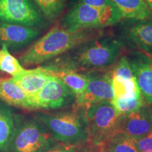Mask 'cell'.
Here are the masks:
<instances>
[{"instance_id": "29", "label": "cell", "mask_w": 152, "mask_h": 152, "mask_svg": "<svg viewBox=\"0 0 152 152\" xmlns=\"http://www.w3.org/2000/svg\"><path fill=\"white\" fill-rule=\"evenodd\" d=\"M144 1L146 3V4L147 5V7H149L150 11L152 12V0H144Z\"/></svg>"}, {"instance_id": "14", "label": "cell", "mask_w": 152, "mask_h": 152, "mask_svg": "<svg viewBox=\"0 0 152 152\" xmlns=\"http://www.w3.org/2000/svg\"><path fill=\"white\" fill-rule=\"evenodd\" d=\"M50 76L41 66L35 69H24L19 75L11 77V79L30 96L42 88Z\"/></svg>"}, {"instance_id": "9", "label": "cell", "mask_w": 152, "mask_h": 152, "mask_svg": "<svg viewBox=\"0 0 152 152\" xmlns=\"http://www.w3.org/2000/svg\"><path fill=\"white\" fill-rule=\"evenodd\" d=\"M102 71L89 72L88 83L85 91L78 98L75 99L74 106L85 109L92 104L111 101L113 97L110 70L106 73Z\"/></svg>"}, {"instance_id": "10", "label": "cell", "mask_w": 152, "mask_h": 152, "mask_svg": "<svg viewBox=\"0 0 152 152\" xmlns=\"http://www.w3.org/2000/svg\"><path fill=\"white\" fill-rule=\"evenodd\" d=\"M121 42L152 56V18L129 19L121 27Z\"/></svg>"}, {"instance_id": "12", "label": "cell", "mask_w": 152, "mask_h": 152, "mask_svg": "<svg viewBox=\"0 0 152 152\" xmlns=\"http://www.w3.org/2000/svg\"><path fill=\"white\" fill-rule=\"evenodd\" d=\"M132 75L147 105L152 104V56L136 50L127 56Z\"/></svg>"}, {"instance_id": "3", "label": "cell", "mask_w": 152, "mask_h": 152, "mask_svg": "<svg viewBox=\"0 0 152 152\" xmlns=\"http://www.w3.org/2000/svg\"><path fill=\"white\" fill-rule=\"evenodd\" d=\"M74 107L71 111L57 113H38L36 119L45 125L57 142L81 146L88 144L89 133L84 110Z\"/></svg>"}, {"instance_id": "8", "label": "cell", "mask_w": 152, "mask_h": 152, "mask_svg": "<svg viewBox=\"0 0 152 152\" xmlns=\"http://www.w3.org/2000/svg\"><path fill=\"white\" fill-rule=\"evenodd\" d=\"M75 96L63 82L50 76L40 90L29 96V109H57L75 104Z\"/></svg>"}, {"instance_id": "5", "label": "cell", "mask_w": 152, "mask_h": 152, "mask_svg": "<svg viewBox=\"0 0 152 152\" xmlns=\"http://www.w3.org/2000/svg\"><path fill=\"white\" fill-rule=\"evenodd\" d=\"M123 18L120 11H104L82 3H73L59 26L70 32L91 30L115 25Z\"/></svg>"}, {"instance_id": "26", "label": "cell", "mask_w": 152, "mask_h": 152, "mask_svg": "<svg viewBox=\"0 0 152 152\" xmlns=\"http://www.w3.org/2000/svg\"><path fill=\"white\" fill-rule=\"evenodd\" d=\"M81 146L67 145L59 143L46 152H78Z\"/></svg>"}, {"instance_id": "1", "label": "cell", "mask_w": 152, "mask_h": 152, "mask_svg": "<svg viewBox=\"0 0 152 152\" xmlns=\"http://www.w3.org/2000/svg\"><path fill=\"white\" fill-rule=\"evenodd\" d=\"M99 35L98 31L93 29L70 32L58 24L35 42L19 57V62L26 66L43 64L77 48Z\"/></svg>"}, {"instance_id": "20", "label": "cell", "mask_w": 152, "mask_h": 152, "mask_svg": "<svg viewBox=\"0 0 152 152\" xmlns=\"http://www.w3.org/2000/svg\"><path fill=\"white\" fill-rule=\"evenodd\" d=\"M49 21H54L62 14L67 0H33Z\"/></svg>"}, {"instance_id": "6", "label": "cell", "mask_w": 152, "mask_h": 152, "mask_svg": "<svg viewBox=\"0 0 152 152\" xmlns=\"http://www.w3.org/2000/svg\"><path fill=\"white\" fill-rule=\"evenodd\" d=\"M83 109L88 128V144L94 147H101L116 132L120 115L111 101L99 102Z\"/></svg>"}, {"instance_id": "24", "label": "cell", "mask_w": 152, "mask_h": 152, "mask_svg": "<svg viewBox=\"0 0 152 152\" xmlns=\"http://www.w3.org/2000/svg\"><path fill=\"white\" fill-rule=\"evenodd\" d=\"M73 3H82L104 11H119L111 0H73Z\"/></svg>"}, {"instance_id": "23", "label": "cell", "mask_w": 152, "mask_h": 152, "mask_svg": "<svg viewBox=\"0 0 152 152\" xmlns=\"http://www.w3.org/2000/svg\"><path fill=\"white\" fill-rule=\"evenodd\" d=\"M111 75L116 76L125 80L134 78L127 56H123L114 64V66L110 69Z\"/></svg>"}, {"instance_id": "19", "label": "cell", "mask_w": 152, "mask_h": 152, "mask_svg": "<svg viewBox=\"0 0 152 152\" xmlns=\"http://www.w3.org/2000/svg\"><path fill=\"white\" fill-rule=\"evenodd\" d=\"M111 85L113 98L127 99L141 94L134 77L132 80H125L111 75Z\"/></svg>"}, {"instance_id": "16", "label": "cell", "mask_w": 152, "mask_h": 152, "mask_svg": "<svg viewBox=\"0 0 152 152\" xmlns=\"http://www.w3.org/2000/svg\"><path fill=\"white\" fill-rule=\"evenodd\" d=\"M18 119L10 106L0 100V152L7 151Z\"/></svg>"}, {"instance_id": "17", "label": "cell", "mask_w": 152, "mask_h": 152, "mask_svg": "<svg viewBox=\"0 0 152 152\" xmlns=\"http://www.w3.org/2000/svg\"><path fill=\"white\" fill-rule=\"evenodd\" d=\"M123 18L143 20L152 18V12L144 0H111Z\"/></svg>"}, {"instance_id": "22", "label": "cell", "mask_w": 152, "mask_h": 152, "mask_svg": "<svg viewBox=\"0 0 152 152\" xmlns=\"http://www.w3.org/2000/svg\"><path fill=\"white\" fill-rule=\"evenodd\" d=\"M111 103L119 115L136 111L145 104L142 94L127 99L113 98Z\"/></svg>"}, {"instance_id": "13", "label": "cell", "mask_w": 152, "mask_h": 152, "mask_svg": "<svg viewBox=\"0 0 152 152\" xmlns=\"http://www.w3.org/2000/svg\"><path fill=\"white\" fill-rule=\"evenodd\" d=\"M39 35L37 28L0 21V45L14 52L28 46Z\"/></svg>"}, {"instance_id": "11", "label": "cell", "mask_w": 152, "mask_h": 152, "mask_svg": "<svg viewBox=\"0 0 152 152\" xmlns=\"http://www.w3.org/2000/svg\"><path fill=\"white\" fill-rule=\"evenodd\" d=\"M152 130V112L149 106L144 104L141 108L118 117L116 132L131 137L140 139Z\"/></svg>"}, {"instance_id": "31", "label": "cell", "mask_w": 152, "mask_h": 152, "mask_svg": "<svg viewBox=\"0 0 152 152\" xmlns=\"http://www.w3.org/2000/svg\"><path fill=\"white\" fill-rule=\"evenodd\" d=\"M147 152H152V151H147Z\"/></svg>"}, {"instance_id": "2", "label": "cell", "mask_w": 152, "mask_h": 152, "mask_svg": "<svg viewBox=\"0 0 152 152\" xmlns=\"http://www.w3.org/2000/svg\"><path fill=\"white\" fill-rule=\"evenodd\" d=\"M123 43L109 35H98L73 52L61 57L63 61L77 71L89 73L109 69L118 60Z\"/></svg>"}, {"instance_id": "30", "label": "cell", "mask_w": 152, "mask_h": 152, "mask_svg": "<svg viewBox=\"0 0 152 152\" xmlns=\"http://www.w3.org/2000/svg\"><path fill=\"white\" fill-rule=\"evenodd\" d=\"M149 107H150V109H151V111L152 112V104H151V105H149Z\"/></svg>"}, {"instance_id": "21", "label": "cell", "mask_w": 152, "mask_h": 152, "mask_svg": "<svg viewBox=\"0 0 152 152\" xmlns=\"http://www.w3.org/2000/svg\"><path fill=\"white\" fill-rule=\"evenodd\" d=\"M23 70L24 68L20 65L19 61L9 53L8 48L5 45H2L0 49V71L15 77Z\"/></svg>"}, {"instance_id": "15", "label": "cell", "mask_w": 152, "mask_h": 152, "mask_svg": "<svg viewBox=\"0 0 152 152\" xmlns=\"http://www.w3.org/2000/svg\"><path fill=\"white\" fill-rule=\"evenodd\" d=\"M29 96L11 77H0V100L9 106L29 109Z\"/></svg>"}, {"instance_id": "28", "label": "cell", "mask_w": 152, "mask_h": 152, "mask_svg": "<svg viewBox=\"0 0 152 152\" xmlns=\"http://www.w3.org/2000/svg\"><path fill=\"white\" fill-rule=\"evenodd\" d=\"M91 147V149H92V152H106V151H104V149H102V148L100 147H92V146H90Z\"/></svg>"}, {"instance_id": "18", "label": "cell", "mask_w": 152, "mask_h": 152, "mask_svg": "<svg viewBox=\"0 0 152 152\" xmlns=\"http://www.w3.org/2000/svg\"><path fill=\"white\" fill-rule=\"evenodd\" d=\"M98 147L106 152H140L136 139L118 132H115L103 145Z\"/></svg>"}, {"instance_id": "7", "label": "cell", "mask_w": 152, "mask_h": 152, "mask_svg": "<svg viewBox=\"0 0 152 152\" xmlns=\"http://www.w3.org/2000/svg\"><path fill=\"white\" fill-rule=\"evenodd\" d=\"M33 0H0V21L27 27L46 26V20Z\"/></svg>"}, {"instance_id": "4", "label": "cell", "mask_w": 152, "mask_h": 152, "mask_svg": "<svg viewBox=\"0 0 152 152\" xmlns=\"http://www.w3.org/2000/svg\"><path fill=\"white\" fill-rule=\"evenodd\" d=\"M58 144L38 120L18 117L6 152H46Z\"/></svg>"}, {"instance_id": "25", "label": "cell", "mask_w": 152, "mask_h": 152, "mask_svg": "<svg viewBox=\"0 0 152 152\" xmlns=\"http://www.w3.org/2000/svg\"><path fill=\"white\" fill-rule=\"evenodd\" d=\"M136 144L140 152L152 151V130L145 136L136 140Z\"/></svg>"}, {"instance_id": "27", "label": "cell", "mask_w": 152, "mask_h": 152, "mask_svg": "<svg viewBox=\"0 0 152 152\" xmlns=\"http://www.w3.org/2000/svg\"><path fill=\"white\" fill-rule=\"evenodd\" d=\"M78 152H92L90 145L89 144H86L81 146L80 149Z\"/></svg>"}]
</instances>
